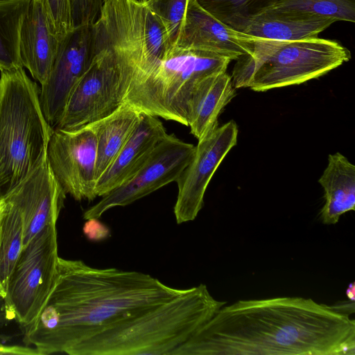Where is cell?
I'll use <instances>...</instances> for the list:
<instances>
[{
    "label": "cell",
    "instance_id": "obj_1",
    "mask_svg": "<svg viewBox=\"0 0 355 355\" xmlns=\"http://www.w3.org/2000/svg\"><path fill=\"white\" fill-rule=\"evenodd\" d=\"M354 355L355 321L302 297L223 305L173 355Z\"/></svg>",
    "mask_w": 355,
    "mask_h": 355
},
{
    "label": "cell",
    "instance_id": "obj_2",
    "mask_svg": "<svg viewBox=\"0 0 355 355\" xmlns=\"http://www.w3.org/2000/svg\"><path fill=\"white\" fill-rule=\"evenodd\" d=\"M139 271L98 268L59 257L56 279L24 342L41 355L69 352L82 341L180 295Z\"/></svg>",
    "mask_w": 355,
    "mask_h": 355
},
{
    "label": "cell",
    "instance_id": "obj_3",
    "mask_svg": "<svg viewBox=\"0 0 355 355\" xmlns=\"http://www.w3.org/2000/svg\"><path fill=\"white\" fill-rule=\"evenodd\" d=\"M226 302L200 284L74 346L69 355H173Z\"/></svg>",
    "mask_w": 355,
    "mask_h": 355
},
{
    "label": "cell",
    "instance_id": "obj_4",
    "mask_svg": "<svg viewBox=\"0 0 355 355\" xmlns=\"http://www.w3.org/2000/svg\"><path fill=\"white\" fill-rule=\"evenodd\" d=\"M40 88L24 67L0 76V200L46 157L53 127L41 108Z\"/></svg>",
    "mask_w": 355,
    "mask_h": 355
},
{
    "label": "cell",
    "instance_id": "obj_5",
    "mask_svg": "<svg viewBox=\"0 0 355 355\" xmlns=\"http://www.w3.org/2000/svg\"><path fill=\"white\" fill-rule=\"evenodd\" d=\"M243 34L250 53L236 60L231 76L236 89L264 92L301 84L351 59L350 51L334 40H277Z\"/></svg>",
    "mask_w": 355,
    "mask_h": 355
},
{
    "label": "cell",
    "instance_id": "obj_6",
    "mask_svg": "<svg viewBox=\"0 0 355 355\" xmlns=\"http://www.w3.org/2000/svg\"><path fill=\"white\" fill-rule=\"evenodd\" d=\"M94 29L95 50L132 72L131 85L151 74L171 46L161 20L137 0H105Z\"/></svg>",
    "mask_w": 355,
    "mask_h": 355
},
{
    "label": "cell",
    "instance_id": "obj_7",
    "mask_svg": "<svg viewBox=\"0 0 355 355\" xmlns=\"http://www.w3.org/2000/svg\"><path fill=\"white\" fill-rule=\"evenodd\" d=\"M231 61L171 45L155 70L131 85L125 102L142 113L187 126V105L197 84L209 75L225 71Z\"/></svg>",
    "mask_w": 355,
    "mask_h": 355
},
{
    "label": "cell",
    "instance_id": "obj_8",
    "mask_svg": "<svg viewBox=\"0 0 355 355\" xmlns=\"http://www.w3.org/2000/svg\"><path fill=\"white\" fill-rule=\"evenodd\" d=\"M59 256L56 223L45 226L23 247L3 297L24 329L36 320L54 286Z\"/></svg>",
    "mask_w": 355,
    "mask_h": 355
},
{
    "label": "cell",
    "instance_id": "obj_9",
    "mask_svg": "<svg viewBox=\"0 0 355 355\" xmlns=\"http://www.w3.org/2000/svg\"><path fill=\"white\" fill-rule=\"evenodd\" d=\"M134 79L106 52L95 50L92 64L73 87L54 128L74 130L110 114L125 102Z\"/></svg>",
    "mask_w": 355,
    "mask_h": 355
},
{
    "label": "cell",
    "instance_id": "obj_10",
    "mask_svg": "<svg viewBox=\"0 0 355 355\" xmlns=\"http://www.w3.org/2000/svg\"><path fill=\"white\" fill-rule=\"evenodd\" d=\"M195 146L166 134L141 168L126 182L102 196L83 214L85 220L99 218L105 211L128 205L158 189L176 182L192 159Z\"/></svg>",
    "mask_w": 355,
    "mask_h": 355
},
{
    "label": "cell",
    "instance_id": "obj_11",
    "mask_svg": "<svg viewBox=\"0 0 355 355\" xmlns=\"http://www.w3.org/2000/svg\"><path fill=\"white\" fill-rule=\"evenodd\" d=\"M46 160L51 171L66 194L78 201L94 200L96 184V140L87 124L74 130L53 128Z\"/></svg>",
    "mask_w": 355,
    "mask_h": 355
},
{
    "label": "cell",
    "instance_id": "obj_12",
    "mask_svg": "<svg viewBox=\"0 0 355 355\" xmlns=\"http://www.w3.org/2000/svg\"><path fill=\"white\" fill-rule=\"evenodd\" d=\"M238 126L231 120L198 140L193 156L176 182L173 208L178 224L193 220L204 205L207 187L229 151L236 144Z\"/></svg>",
    "mask_w": 355,
    "mask_h": 355
},
{
    "label": "cell",
    "instance_id": "obj_13",
    "mask_svg": "<svg viewBox=\"0 0 355 355\" xmlns=\"http://www.w3.org/2000/svg\"><path fill=\"white\" fill-rule=\"evenodd\" d=\"M94 55V25L73 28L60 40L51 71L40 90L43 114L53 128L59 122L71 92Z\"/></svg>",
    "mask_w": 355,
    "mask_h": 355
},
{
    "label": "cell",
    "instance_id": "obj_14",
    "mask_svg": "<svg viewBox=\"0 0 355 355\" xmlns=\"http://www.w3.org/2000/svg\"><path fill=\"white\" fill-rule=\"evenodd\" d=\"M66 195L54 178L46 157L22 182L3 197L15 205L21 215L23 247L45 226L57 223Z\"/></svg>",
    "mask_w": 355,
    "mask_h": 355
},
{
    "label": "cell",
    "instance_id": "obj_15",
    "mask_svg": "<svg viewBox=\"0 0 355 355\" xmlns=\"http://www.w3.org/2000/svg\"><path fill=\"white\" fill-rule=\"evenodd\" d=\"M174 45L220 55L231 60L250 53L243 33L216 18L196 0H188Z\"/></svg>",
    "mask_w": 355,
    "mask_h": 355
},
{
    "label": "cell",
    "instance_id": "obj_16",
    "mask_svg": "<svg viewBox=\"0 0 355 355\" xmlns=\"http://www.w3.org/2000/svg\"><path fill=\"white\" fill-rule=\"evenodd\" d=\"M166 134L158 117L143 113L140 122L115 159L97 180L96 196H105L130 178Z\"/></svg>",
    "mask_w": 355,
    "mask_h": 355
},
{
    "label": "cell",
    "instance_id": "obj_17",
    "mask_svg": "<svg viewBox=\"0 0 355 355\" xmlns=\"http://www.w3.org/2000/svg\"><path fill=\"white\" fill-rule=\"evenodd\" d=\"M60 40L51 26L44 1L31 0L20 30L19 58L41 85L51 71Z\"/></svg>",
    "mask_w": 355,
    "mask_h": 355
},
{
    "label": "cell",
    "instance_id": "obj_18",
    "mask_svg": "<svg viewBox=\"0 0 355 355\" xmlns=\"http://www.w3.org/2000/svg\"><path fill=\"white\" fill-rule=\"evenodd\" d=\"M235 89L226 71L209 75L197 84L188 102L187 119L198 140L218 126V116L235 96Z\"/></svg>",
    "mask_w": 355,
    "mask_h": 355
},
{
    "label": "cell",
    "instance_id": "obj_19",
    "mask_svg": "<svg viewBox=\"0 0 355 355\" xmlns=\"http://www.w3.org/2000/svg\"><path fill=\"white\" fill-rule=\"evenodd\" d=\"M334 22V18L327 17L260 14L232 19L225 24L256 37L293 40L316 37Z\"/></svg>",
    "mask_w": 355,
    "mask_h": 355
},
{
    "label": "cell",
    "instance_id": "obj_20",
    "mask_svg": "<svg viewBox=\"0 0 355 355\" xmlns=\"http://www.w3.org/2000/svg\"><path fill=\"white\" fill-rule=\"evenodd\" d=\"M318 182L324 191L320 212L323 224H336L343 214L355 209V166L340 153L329 155Z\"/></svg>",
    "mask_w": 355,
    "mask_h": 355
},
{
    "label": "cell",
    "instance_id": "obj_21",
    "mask_svg": "<svg viewBox=\"0 0 355 355\" xmlns=\"http://www.w3.org/2000/svg\"><path fill=\"white\" fill-rule=\"evenodd\" d=\"M143 113L124 102L110 114L89 125L96 140V181L115 159Z\"/></svg>",
    "mask_w": 355,
    "mask_h": 355
},
{
    "label": "cell",
    "instance_id": "obj_22",
    "mask_svg": "<svg viewBox=\"0 0 355 355\" xmlns=\"http://www.w3.org/2000/svg\"><path fill=\"white\" fill-rule=\"evenodd\" d=\"M23 239L21 215L13 203L3 198L0 208V295L3 297L22 250Z\"/></svg>",
    "mask_w": 355,
    "mask_h": 355
},
{
    "label": "cell",
    "instance_id": "obj_23",
    "mask_svg": "<svg viewBox=\"0 0 355 355\" xmlns=\"http://www.w3.org/2000/svg\"><path fill=\"white\" fill-rule=\"evenodd\" d=\"M291 17L319 16L355 22V0H275L255 14Z\"/></svg>",
    "mask_w": 355,
    "mask_h": 355
},
{
    "label": "cell",
    "instance_id": "obj_24",
    "mask_svg": "<svg viewBox=\"0 0 355 355\" xmlns=\"http://www.w3.org/2000/svg\"><path fill=\"white\" fill-rule=\"evenodd\" d=\"M31 0H0V71L23 67L19 35Z\"/></svg>",
    "mask_w": 355,
    "mask_h": 355
},
{
    "label": "cell",
    "instance_id": "obj_25",
    "mask_svg": "<svg viewBox=\"0 0 355 355\" xmlns=\"http://www.w3.org/2000/svg\"><path fill=\"white\" fill-rule=\"evenodd\" d=\"M274 0H196L205 10L216 18L227 21L255 14Z\"/></svg>",
    "mask_w": 355,
    "mask_h": 355
},
{
    "label": "cell",
    "instance_id": "obj_26",
    "mask_svg": "<svg viewBox=\"0 0 355 355\" xmlns=\"http://www.w3.org/2000/svg\"><path fill=\"white\" fill-rule=\"evenodd\" d=\"M188 0H148L145 3L161 20L174 44L186 12Z\"/></svg>",
    "mask_w": 355,
    "mask_h": 355
},
{
    "label": "cell",
    "instance_id": "obj_27",
    "mask_svg": "<svg viewBox=\"0 0 355 355\" xmlns=\"http://www.w3.org/2000/svg\"><path fill=\"white\" fill-rule=\"evenodd\" d=\"M51 26L62 40L73 30L70 0H43Z\"/></svg>",
    "mask_w": 355,
    "mask_h": 355
},
{
    "label": "cell",
    "instance_id": "obj_28",
    "mask_svg": "<svg viewBox=\"0 0 355 355\" xmlns=\"http://www.w3.org/2000/svg\"><path fill=\"white\" fill-rule=\"evenodd\" d=\"M105 0H70L73 28L94 25L100 17Z\"/></svg>",
    "mask_w": 355,
    "mask_h": 355
},
{
    "label": "cell",
    "instance_id": "obj_29",
    "mask_svg": "<svg viewBox=\"0 0 355 355\" xmlns=\"http://www.w3.org/2000/svg\"><path fill=\"white\" fill-rule=\"evenodd\" d=\"M85 225L94 230L87 235V239L92 241H100L106 238L109 234V229L103 223L98 220V218L86 220Z\"/></svg>",
    "mask_w": 355,
    "mask_h": 355
},
{
    "label": "cell",
    "instance_id": "obj_30",
    "mask_svg": "<svg viewBox=\"0 0 355 355\" xmlns=\"http://www.w3.org/2000/svg\"><path fill=\"white\" fill-rule=\"evenodd\" d=\"M0 355H40L33 347L0 345Z\"/></svg>",
    "mask_w": 355,
    "mask_h": 355
},
{
    "label": "cell",
    "instance_id": "obj_31",
    "mask_svg": "<svg viewBox=\"0 0 355 355\" xmlns=\"http://www.w3.org/2000/svg\"><path fill=\"white\" fill-rule=\"evenodd\" d=\"M11 320H14L13 316L9 311L3 297L0 295V327L6 325Z\"/></svg>",
    "mask_w": 355,
    "mask_h": 355
},
{
    "label": "cell",
    "instance_id": "obj_32",
    "mask_svg": "<svg viewBox=\"0 0 355 355\" xmlns=\"http://www.w3.org/2000/svg\"><path fill=\"white\" fill-rule=\"evenodd\" d=\"M346 295L351 302H354L355 300V284L354 282L350 283L346 289Z\"/></svg>",
    "mask_w": 355,
    "mask_h": 355
},
{
    "label": "cell",
    "instance_id": "obj_33",
    "mask_svg": "<svg viewBox=\"0 0 355 355\" xmlns=\"http://www.w3.org/2000/svg\"><path fill=\"white\" fill-rule=\"evenodd\" d=\"M137 1H140V2L145 3V2H146L148 0H137Z\"/></svg>",
    "mask_w": 355,
    "mask_h": 355
},
{
    "label": "cell",
    "instance_id": "obj_34",
    "mask_svg": "<svg viewBox=\"0 0 355 355\" xmlns=\"http://www.w3.org/2000/svg\"><path fill=\"white\" fill-rule=\"evenodd\" d=\"M1 199L0 200V208H1Z\"/></svg>",
    "mask_w": 355,
    "mask_h": 355
}]
</instances>
